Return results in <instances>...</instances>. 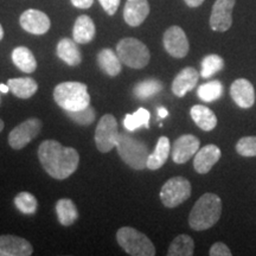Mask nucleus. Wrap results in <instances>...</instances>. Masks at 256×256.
<instances>
[{
	"mask_svg": "<svg viewBox=\"0 0 256 256\" xmlns=\"http://www.w3.org/2000/svg\"><path fill=\"white\" fill-rule=\"evenodd\" d=\"M38 159L50 177L63 180L76 171L80 154L72 147H66L56 140H46L38 147Z\"/></svg>",
	"mask_w": 256,
	"mask_h": 256,
	"instance_id": "nucleus-1",
	"label": "nucleus"
},
{
	"mask_svg": "<svg viewBox=\"0 0 256 256\" xmlns=\"http://www.w3.org/2000/svg\"><path fill=\"white\" fill-rule=\"evenodd\" d=\"M222 215V200L215 194H204L192 208L188 224L196 232L210 229L218 222Z\"/></svg>",
	"mask_w": 256,
	"mask_h": 256,
	"instance_id": "nucleus-2",
	"label": "nucleus"
},
{
	"mask_svg": "<svg viewBox=\"0 0 256 256\" xmlns=\"http://www.w3.org/2000/svg\"><path fill=\"white\" fill-rule=\"evenodd\" d=\"M54 100L66 112H76L90 106V95L84 83L63 82L54 89Z\"/></svg>",
	"mask_w": 256,
	"mask_h": 256,
	"instance_id": "nucleus-3",
	"label": "nucleus"
},
{
	"mask_svg": "<svg viewBox=\"0 0 256 256\" xmlns=\"http://www.w3.org/2000/svg\"><path fill=\"white\" fill-rule=\"evenodd\" d=\"M116 150L122 162L130 168L144 170L147 168L148 148L142 140H138L127 133H120Z\"/></svg>",
	"mask_w": 256,
	"mask_h": 256,
	"instance_id": "nucleus-4",
	"label": "nucleus"
},
{
	"mask_svg": "<svg viewBox=\"0 0 256 256\" xmlns=\"http://www.w3.org/2000/svg\"><path fill=\"white\" fill-rule=\"evenodd\" d=\"M118 243L127 254L132 256H153L156 247L145 234L130 226L120 228L116 232Z\"/></svg>",
	"mask_w": 256,
	"mask_h": 256,
	"instance_id": "nucleus-5",
	"label": "nucleus"
},
{
	"mask_svg": "<svg viewBox=\"0 0 256 256\" xmlns=\"http://www.w3.org/2000/svg\"><path fill=\"white\" fill-rule=\"evenodd\" d=\"M116 54L124 66L132 69H142L148 64L151 54L148 48L136 38H124L116 46Z\"/></svg>",
	"mask_w": 256,
	"mask_h": 256,
	"instance_id": "nucleus-6",
	"label": "nucleus"
},
{
	"mask_svg": "<svg viewBox=\"0 0 256 256\" xmlns=\"http://www.w3.org/2000/svg\"><path fill=\"white\" fill-rule=\"evenodd\" d=\"M160 200L166 208H176L191 196V184L186 178L177 176L170 178L160 190Z\"/></svg>",
	"mask_w": 256,
	"mask_h": 256,
	"instance_id": "nucleus-7",
	"label": "nucleus"
},
{
	"mask_svg": "<svg viewBox=\"0 0 256 256\" xmlns=\"http://www.w3.org/2000/svg\"><path fill=\"white\" fill-rule=\"evenodd\" d=\"M119 136V126L114 115H104L95 130V144L98 151L102 153L112 151L114 147H116Z\"/></svg>",
	"mask_w": 256,
	"mask_h": 256,
	"instance_id": "nucleus-8",
	"label": "nucleus"
},
{
	"mask_svg": "<svg viewBox=\"0 0 256 256\" xmlns=\"http://www.w3.org/2000/svg\"><path fill=\"white\" fill-rule=\"evenodd\" d=\"M42 126H43V124L37 118H30V119L25 120L24 122L18 124L10 132V146L14 150L24 148L28 144H30L40 134Z\"/></svg>",
	"mask_w": 256,
	"mask_h": 256,
	"instance_id": "nucleus-9",
	"label": "nucleus"
},
{
	"mask_svg": "<svg viewBox=\"0 0 256 256\" xmlns=\"http://www.w3.org/2000/svg\"><path fill=\"white\" fill-rule=\"evenodd\" d=\"M162 43H164L166 52L174 58H184L190 49L186 34L183 28L177 25H174L165 31Z\"/></svg>",
	"mask_w": 256,
	"mask_h": 256,
	"instance_id": "nucleus-10",
	"label": "nucleus"
},
{
	"mask_svg": "<svg viewBox=\"0 0 256 256\" xmlns=\"http://www.w3.org/2000/svg\"><path fill=\"white\" fill-rule=\"evenodd\" d=\"M235 2V0H216L210 16V28L214 31L226 32L232 28Z\"/></svg>",
	"mask_w": 256,
	"mask_h": 256,
	"instance_id": "nucleus-11",
	"label": "nucleus"
},
{
	"mask_svg": "<svg viewBox=\"0 0 256 256\" xmlns=\"http://www.w3.org/2000/svg\"><path fill=\"white\" fill-rule=\"evenodd\" d=\"M200 142L192 134L180 136L172 146V159L176 164H185L198 152Z\"/></svg>",
	"mask_w": 256,
	"mask_h": 256,
	"instance_id": "nucleus-12",
	"label": "nucleus"
},
{
	"mask_svg": "<svg viewBox=\"0 0 256 256\" xmlns=\"http://www.w3.org/2000/svg\"><path fill=\"white\" fill-rule=\"evenodd\" d=\"M20 26L32 34H44L51 26L50 19L40 10L30 8L24 11L19 18Z\"/></svg>",
	"mask_w": 256,
	"mask_h": 256,
	"instance_id": "nucleus-13",
	"label": "nucleus"
},
{
	"mask_svg": "<svg viewBox=\"0 0 256 256\" xmlns=\"http://www.w3.org/2000/svg\"><path fill=\"white\" fill-rule=\"evenodd\" d=\"M230 96L232 101L242 110L252 107L255 102V89L250 81L246 78H238L230 86Z\"/></svg>",
	"mask_w": 256,
	"mask_h": 256,
	"instance_id": "nucleus-14",
	"label": "nucleus"
},
{
	"mask_svg": "<svg viewBox=\"0 0 256 256\" xmlns=\"http://www.w3.org/2000/svg\"><path fill=\"white\" fill-rule=\"evenodd\" d=\"M31 243L14 235H0V256H30Z\"/></svg>",
	"mask_w": 256,
	"mask_h": 256,
	"instance_id": "nucleus-15",
	"label": "nucleus"
},
{
	"mask_svg": "<svg viewBox=\"0 0 256 256\" xmlns=\"http://www.w3.org/2000/svg\"><path fill=\"white\" fill-rule=\"evenodd\" d=\"M222 152L216 145H206L198 150L194 158V168L197 174H206L220 159Z\"/></svg>",
	"mask_w": 256,
	"mask_h": 256,
	"instance_id": "nucleus-16",
	"label": "nucleus"
},
{
	"mask_svg": "<svg viewBox=\"0 0 256 256\" xmlns=\"http://www.w3.org/2000/svg\"><path fill=\"white\" fill-rule=\"evenodd\" d=\"M150 14V4L147 0H127L124 8V19L130 26L142 25Z\"/></svg>",
	"mask_w": 256,
	"mask_h": 256,
	"instance_id": "nucleus-17",
	"label": "nucleus"
},
{
	"mask_svg": "<svg viewBox=\"0 0 256 256\" xmlns=\"http://www.w3.org/2000/svg\"><path fill=\"white\" fill-rule=\"evenodd\" d=\"M200 74L192 66H186L180 70L177 76H176L174 82H172V92L178 98H183L186 92H191L192 89L196 88Z\"/></svg>",
	"mask_w": 256,
	"mask_h": 256,
	"instance_id": "nucleus-18",
	"label": "nucleus"
},
{
	"mask_svg": "<svg viewBox=\"0 0 256 256\" xmlns=\"http://www.w3.org/2000/svg\"><path fill=\"white\" fill-rule=\"evenodd\" d=\"M56 54L64 63H66L70 66H76L82 62V55L78 43L70 38H63L58 42Z\"/></svg>",
	"mask_w": 256,
	"mask_h": 256,
	"instance_id": "nucleus-19",
	"label": "nucleus"
},
{
	"mask_svg": "<svg viewBox=\"0 0 256 256\" xmlns=\"http://www.w3.org/2000/svg\"><path fill=\"white\" fill-rule=\"evenodd\" d=\"M95 24L88 16L82 14L76 19L72 28V40L78 44H88L95 37Z\"/></svg>",
	"mask_w": 256,
	"mask_h": 256,
	"instance_id": "nucleus-20",
	"label": "nucleus"
},
{
	"mask_svg": "<svg viewBox=\"0 0 256 256\" xmlns=\"http://www.w3.org/2000/svg\"><path fill=\"white\" fill-rule=\"evenodd\" d=\"M8 84L10 87V92L16 98H22V100H28V98H32L38 90L37 82L31 78H10Z\"/></svg>",
	"mask_w": 256,
	"mask_h": 256,
	"instance_id": "nucleus-21",
	"label": "nucleus"
},
{
	"mask_svg": "<svg viewBox=\"0 0 256 256\" xmlns=\"http://www.w3.org/2000/svg\"><path fill=\"white\" fill-rule=\"evenodd\" d=\"M190 115L194 124L206 132H210L217 126V116L212 110H209L206 106H194L190 110Z\"/></svg>",
	"mask_w": 256,
	"mask_h": 256,
	"instance_id": "nucleus-22",
	"label": "nucleus"
},
{
	"mask_svg": "<svg viewBox=\"0 0 256 256\" xmlns=\"http://www.w3.org/2000/svg\"><path fill=\"white\" fill-rule=\"evenodd\" d=\"M170 151H171V145H170V139L168 136H160L156 146L151 154L148 156L147 160V168L150 170H158L164 166L168 162Z\"/></svg>",
	"mask_w": 256,
	"mask_h": 256,
	"instance_id": "nucleus-23",
	"label": "nucleus"
},
{
	"mask_svg": "<svg viewBox=\"0 0 256 256\" xmlns=\"http://www.w3.org/2000/svg\"><path fill=\"white\" fill-rule=\"evenodd\" d=\"M121 60L116 52H114L112 49H102L98 54V64L102 72L107 74L108 76L119 75L121 72Z\"/></svg>",
	"mask_w": 256,
	"mask_h": 256,
	"instance_id": "nucleus-24",
	"label": "nucleus"
},
{
	"mask_svg": "<svg viewBox=\"0 0 256 256\" xmlns=\"http://www.w3.org/2000/svg\"><path fill=\"white\" fill-rule=\"evenodd\" d=\"M12 62L20 72L31 74L37 69V60L30 49L26 46H18L12 51Z\"/></svg>",
	"mask_w": 256,
	"mask_h": 256,
	"instance_id": "nucleus-25",
	"label": "nucleus"
},
{
	"mask_svg": "<svg viewBox=\"0 0 256 256\" xmlns=\"http://www.w3.org/2000/svg\"><path fill=\"white\" fill-rule=\"evenodd\" d=\"M56 214L58 222L64 226H69L78 218V211L75 203L69 198H62L56 203Z\"/></svg>",
	"mask_w": 256,
	"mask_h": 256,
	"instance_id": "nucleus-26",
	"label": "nucleus"
},
{
	"mask_svg": "<svg viewBox=\"0 0 256 256\" xmlns=\"http://www.w3.org/2000/svg\"><path fill=\"white\" fill-rule=\"evenodd\" d=\"M194 252V241L191 236L178 235L168 247V256H191Z\"/></svg>",
	"mask_w": 256,
	"mask_h": 256,
	"instance_id": "nucleus-27",
	"label": "nucleus"
},
{
	"mask_svg": "<svg viewBox=\"0 0 256 256\" xmlns=\"http://www.w3.org/2000/svg\"><path fill=\"white\" fill-rule=\"evenodd\" d=\"M164 86L159 80L148 78L144 80L142 82H138L133 88L134 98H139V100H146V98H152L156 94H158L162 90Z\"/></svg>",
	"mask_w": 256,
	"mask_h": 256,
	"instance_id": "nucleus-28",
	"label": "nucleus"
},
{
	"mask_svg": "<svg viewBox=\"0 0 256 256\" xmlns=\"http://www.w3.org/2000/svg\"><path fill=\"white\" fill-rule=\"evenodd\" d=\"M150 119L151 114L145 108H139L136 113L127 114L124 119V126L130 132H134L140 127L150 128Z\"/></svg>",
	"mask_w": 256,
	"mask_h": 256,
	"instance_id": "nucleus-29",
	"label": "nucleus"
},
{
	"mask_svg": "<svg viewBox=\"0 0 256 256\" xmlns=\"http://www.w3.org/2000/svg\"><path fill=\"white\" fill-rule=\"evenodd\" d=\"M223 94V84L218 80L209 81L198 87L197 95L202 101L212 102L218 100Z\"/></svg>",
	"mask_w": 256,
	"mask_h": 256,
	"instance_id": "nucleus-30",
	"label": "nucleus"
},
{
	"mask_svg": "<svg viewBox=\"0 0 256 256\" xmlns=\"http://www.w3.org/2000/svg\"><path fill=\"white\" fill-rule=\"evenodd\" d=\"M200 66V76L203 78H209L224 68V60L220 56L211 54L204 57Z\"/></svg>",
	"mask_w": 256,
	"mask_h": 256,
	"instance_id": "nucleus-31",
	"label": "nucleus"
},
{
	"mask_svg": "<svg viewBox=\"0 0 256 256\" xmlns=\"http://www.w3.org/2000/svg\"><path fill=\"white\" fill-rule=\"evenodd\" d=\"M14 206L22 214L25 215H32L36 212L38 203L36 197L30 192H19L14 197Z\"/></svg>",
	"mask_w": 256,
	"mask_h": 256,
	"instance_id": "nucleus-32",
	"label": "nucleus"
},
{
	"mask_svg": "<svg viewBox=\"0 0 256 256\" xmlns=\"http://www.w3.org/2000/svg\"><path fill=\"white\" fill-rule=\"evenodd\" d=\"M66 113L74 122L80 124V126H89V124L94 122L96 118V112L92 106H88L83 110L76 112H66Z\"/></svg>",
	"mask_w": 256,
	"mask_h": 256,
	"instance_id": "nucleus-33",
	"label": "nucleus"
},
{
	"mask_svg": "<svg viewBox=\"0 0 256 256\" xmlns=\"http://www.w3.org/2000/svg\"><path fill=\"white\" fill-rule=\"evenodd\" d=\"M236 152L241 156H256V136H243L236 144Z\"/></svg>",
	"mask_w": 256,
	"mask_h": 256,
	"instance_id": "nucleus-34",
	"label": "nucleus"
},
{
	"mask_svg": "<svg viewBox=\"0 0 256 256\" xmlns=\"http://www.w3.org/2000/svg\"><path fill=\"white\" fill-rule=\"evenodd\" d=\"M210 256H232V252L228 246L223 242H216L211 246L209 250Z\"/></svg>",
	"mask_w": 256,
	"mask_h": 256,
	"instance_id": "nucleus-35",
	"label": "nucleus"
},
{
	"mask_svg": "<svg viewBox=\"0 0 256 256\" xmlns=\"http://www.w3.org/2000/svg\"><path fill=\"white\" fill-rule=\"evenodd\" d=\"M98 2H100L102 8H104L108 14L114 16L115 12L119 8L121 0H98Z\"/></svg>",
	"mask_w": 256,
	"mask_h": 256,
	"instance_id": "nucleus-36",
	"label": "nucleus"
},
{
	"mask_svg": "<svg viewBox=\"0 0 256 256\" xmlns=\"http://www.w3.org/2000/svg\"><path fill=\"white\" fill-rule=\"evenodd\" d=\"M70 2L78 8H89L94 2V0H70Z\"/></svg>",
	"mask_w": 256,
	"mask_h": 256,
	"instance_id": "nucleus-37",
	"label": "nucleus"
},
{
	"mask_svg": "<svg viewBox=\"0 0 256 256\" xmlns=\"http://www.w3.org/2000/svg\"><path fill=\"white\" fill-rule=\"evenodd\" d=\"M185 4H186L188 8H198L204 2V0H184Z\"/></svg>",
	"mask_w": 256,
	"mask_h": 256,
	"instance_id": "nucleus-38",
	"label": "nucleus"
},
{
	"mask_svg": "<svg viewBox=\"0 0 256 256\" xmlns=\"http://www.w3.org/2000/svg\"><path fill=\"white\" fill-rule=\"evenodd\" d=\"M158 115L160 119H165L166 116H168V110L164 107H159L158 108Z\"/></svg>",
	"mask_w": 256,
	"mask_h": 256,
	"instance_id": "nucleus-39",
	"label": "nucleus"
},
{
	"mask_svg": "<svg viewBox=\"0 0 256 256\" xmlns=\"http://www.w3.org/2000/svg\"><path fill=\"white\" fill-rule=\"evenodd\" d=\"M0 92H2V94H8L10 92L8 84H4V83H2V84H0Z\"/></svg>",
	"mask_w": 256,
	"mask_h": 256,
	"instance_id": "nucleus-40",
	"label": "nucleus"
},
{
	"mask_svg": "<svg viewBox=\"0 0 256 256\" xmlns=\"http://www.w3.org/2000/svg\"><path fill=\"white\" fill-rule=\"evenodd\" d=\"M2 38H4V28H2V24H0V40H2Z\"/></svg>",
	"mask_w": 256,
	"mask_h": 256,
	"instance_id": "nucleus-41",
	"label": "nucleus"
},
{
	"mask_svg": "<svg viewBox=\"0 0 256 256\" xmlns=\"http://www.w3.org/2000/svg\"><path fill=\"white\" fill-rule=\"evenodd\" d=\"M2 130H4V121L0 119V133L2 132Z\"/></svg>",
	"mask_w": 256,
	"mask_h": 256,
	"instance_id": "nucleus-42",
	"label": "nucleus"
},
{
	"mask_svg": "<svg viewBox=\"0 0 256 256\" xmlns=\"http://www.w3.org/2000/svg\"><path fill=\"white\" fill-rule=\"evenodd\" d=\"M0 104H2V98H0Z\"/></svg>",
	"mask_w": 256,
	"mask_h": 256,
	"instance_id": "nucleus-43",
	"label": "nucleus"
}]
</instances>
